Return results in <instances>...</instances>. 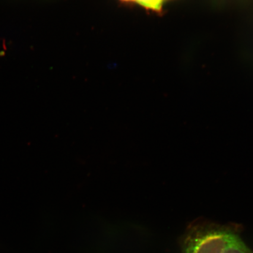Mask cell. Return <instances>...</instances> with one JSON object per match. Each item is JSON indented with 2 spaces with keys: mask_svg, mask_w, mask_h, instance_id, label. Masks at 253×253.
Masks as SVG:
<instances>
[{
  "mask_svg": "<svg viewBox=\"0 0 253 253\" xmlns=\"http://www.w3.org/2000/svg\"><path fill=\"white\" fill-rule=\"evenodd\" d=\"M239 224H220L195 220L181 240V253H223L233 239L241 232Z\"/></svg>",
  "mask_w": 253,
  "mask_h": 253,
  "instance_id": "6da1fadb",
  "label": "cell"
},
{
  "mask_svg": "<svg viewBox=\"0 0 253 253\" xmlns=\"http://www.w3.org/2000/svg\"><path fill=\"white\" fill-rule=\"evenodd\" d=\"M223 253H253V252L243 242L239 235L230 242Z\"/></svg>",
  "mask_w": 253,
  "mask_h": 253,
  "instance_id": "7a4b0ae2",
  "label": "cell"
},
{
  "mask_svg": "<svg viewBox=\"0 0 253 253\" xmlns=\"http://www.w3.org/2000/svg\"><path fill=\"white\" fill-rule=\"evenodd\" d=\"M135 1L147 9L159 11L162 6L163 0H135Z\"/></svg>",
  "mask_w": 253,
  "mask_h": 253,
  "instance_id": "3957f363",
  "label": "cell"
},
{
  "mask_svg": "<svg viewBox=\"0 0 253 253\" xmlns=\"http://www.w3.org/2000/svg\"><path fill=\"white\" fill-rule=\"evenodd\" d=\"M122 1H125V2H132V1H135V0H122Z\"/></svg>",
  "mask_w": 253,
  "mask_h": 253,
  "instance_id": "277c9868",
  "label": "cell"
}]
</instances>
